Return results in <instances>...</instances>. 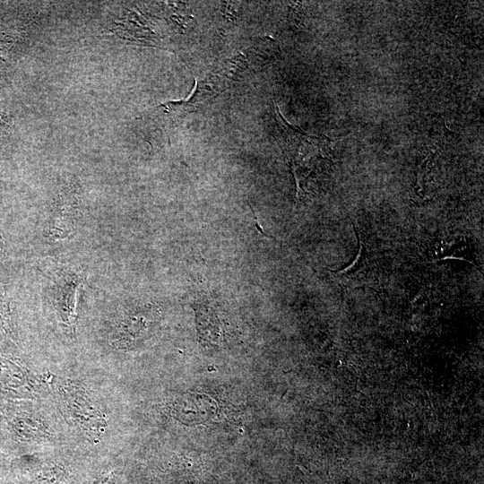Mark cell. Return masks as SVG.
<instances>
[{
  "label": "cell",
  "instance_id": "obj_10",
  "mask_svg": "<svg viewBox=\"0 0 484 484\" xmlns=\"http://www.w3.org/2000/svg\"><path fill=\"white\" fill-rule=\"evenodd\" d=\"M100 462L83 484H117V460Z\"/></svg>",
  "mask_w": 484,
  "mask_h": 484
},
{
  "label": "cell",
  "instance_id": "obj_12",
  "mask_svg": "<svg viewBox=\"0 0 484 484\" xmlns=\"http://www.w3.org/2000/svg\"><path fill=\"white\" fill-rule=\"evenodd\" d=\"M12 457L0 447V484H3L9 475Z\"/></svg>",
  "mask_w": 484,
  "mask_h": 484
},
{
  "label": "cell",
  "instance_id": "obj_9",
  "mask_svg": "<svg viewBox=\"0 0 484 484\" xmlns=\"http://www.w3.org/2000/svg\"><path fill=\"white\" fill-rule=\"evenodd\" d=\"M144 484H194L190 478L172 465L159 467L152 471Z\"/></svg>",
  "mask_w": 484,
  "mask_h": 484
},
{
  "label": "cell",
  "instance_id": "obj_8",
  "mask_svg": "<svg viewBox=\"0 0 484 484\" xmlns=\"http://www.w3.org/2000/svg\"><path fill=\"white\" fill-rule=\"evenodd\" d=\"M0 333L10 339H14L18 333L10 299L2 282H0Z\"/></svg>",
  "mask_w": 484,
  "mask_h": 484
},
{
  "label": "cell",
  "instance_id": "obj_5",
  "mask_svg": "<svg viewBox=\"0 0 484 484\" xmlns=\"http://www.w3.org/2000/svg\"><path fill=\"white\" fill-rule=\"evenodd\" d=\"M78 215V200L72 195L60 199L50 219L48 236L56 241L67 238L74 230Z\"/></svg>",
  "mask_w": 484,
  "mask_h": 484
},
{
  "label": "cell",
  "instance_id": "obj_14",
  "mask_svg": "<svg viewBox=\"0 0 484 484\" xmlns=\"http://www.w3.org/2000/svg\"><path fill=\"white\" fill-rule=\"evenodd\" d=\"M3 400V397L0 396V403H1V401Z\"/></svg>",
  "mask_w": 484,
  "mask_h": 484
},
{
  "label": "cell",
  "instance_id": "obj_13",
  "mask_svg": "<svg viewBox=\"0 0 484 484\" xmlns=\"http://www.w3.org/2000/svg\"><path fill=\"white\" fill-rule=\"evenodd\" d=\"M4 248V243L3 237L0 233V255L2 254Z\"/></svg>",
  "mask_w": 484,
  "mask_h": 484
},
{
  "label": "cell",
  "instance_id": "obj_3",
  "mask_svg": "<svg viewBox=\"0 0 484 484\" xmlns=\"http://www.w3.org/2000/svg\"><path fill=\"white\" fill-rule=\"evenodd\" d=\"M98 462L73 446L23 454L12 459L3 484H83Z\"/></svg>",
  "mask_w": 484,
  "mask_h": 484
},
{
  "label": "cell",
  "instance_id": "obj_6",
  "mask_svg": "<svg viewBox=\"0 0 484 484\" xmlns=\"http://www.w3.org/2000/svg\"><path fill=\"white\" fill-rule=\"evenodd\" d=\"M246 60L242 54L226 60L210 78L203 80L205 85L217 95L233 83L246 68Z\"/></svg>",
  "mask_w": 484,
  "mask_h": 484
},
{
  "label": "cell",
  "instance_id": "obj_2",
  "mask_svg": "<svg viewBox=\"0 0 484 484\" xmlns=\"http://www.w3.org/2000/svg\"><path fill=\"white\" fill-rule=\"evenodd\" d=\"M68 446H73L70 436L49 394L33 399L3 398L0 447L9 456L14 458Z\"/></svg>",
  "mask_w": 484,
  "mask_h": 484
},
{
  "label": "cell",
  "instance_id": "obj_1",
  "mask_svg": "<svg viewBox=\"0 0 484 484\" xmlns=\"http://www.w3.org/2000/svg\"><path fill=\"white\" fill-rule=\"evenodd\" d=\"M48 372L49 397L73 446L95 461L119 458L127 437L124 383L83 357H56Z\"/></svg>",
  "mask_w": 484,
  "mask_h": 484
},
{
  "label": "cell",
  "instance_id": "obj_11",
  "mask_svg": "<svg viewBox=\"0 0 484 484\" xmlns=\"http://www.w3.org/2000/svg\"><path fill=\"white\" fill-rule=\"evenodd\" d=\"M357 236L359 239V248L355 260L353 261L352 264L341 269V271L333 272L335 274H343V275L350 274L358 271V269L362 265L364 256H365V254H364L365 248H364V244H363L360 233H359L358 231H357Z\"/></svg>",
  "mask_w": 484,
  "mask_h": 484
},
{
  "label": "cell",
  "instance_id": "obj_4",
  "mask_svg": "<svg viewBox=\"0 0 484 484\" xmlns=\"http://www.w3.org/2000/svg\"><path fill=\"white\" fill-rule=\"evenodd\" d=\"M48 366L0 333V396L33 399L49 394Z\"/></svg>",
  "mask_w": 484,
  "mask_h": 484
},
{
  "label": "cell",
  "instance_id": "obj_7",
  "mask_svg": "<svg viewBox=\"0 0 484 484\" xmlns=\"http://www.w3.org/2000/svg\"><path fill=\"white\" fill-rule=\"evenodd\" d=\"M196 323L200 339L214 344L219 341L220 335V324L217 315L209 311L207 307L196 309Z\"/></svg>",
  "mask_w": 484,
  "mask_h": 484
}]
</instances>
